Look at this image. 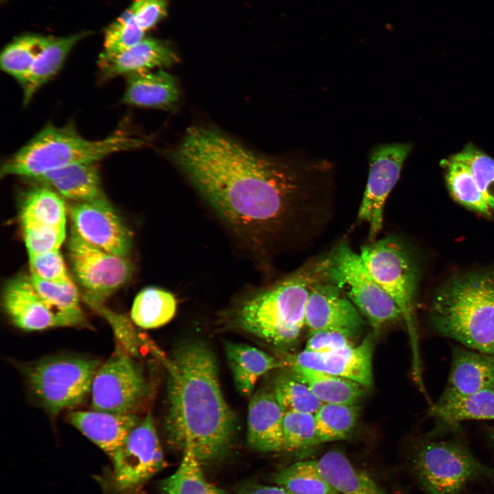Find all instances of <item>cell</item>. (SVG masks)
<instances>
[{
    "label": "cell",
    "mask_w": 494,
    "mask_h": 494,
    "mask_svg": "<svg viewBox=\"0 0 494 494\" xmlns=\"http://www.w3.org/2000/svg\"><path fill=\"white\" fill-rule=\"evenodd\" d=\"M373 340L368 336L352 346L325 353L305 350L295 355L284 353L279 360L285 366L296 364L314 368L353 380L368 388L373 384Z\"/></svg>",
    "instance_id": "16"
},
{
    "label": "cell",
    "mask_w": 494,
    "mask_h": 494,
    "mask_svg": "<svg viewBox=\"0 0 494 494\" xmlns=\"http://www.w3.org/2000/svg\"><path fill=\"white\" fill-rule=\"evenodd\" d=\"M318 444L314 414H284L283 450L294 451Z\"/></svg>",
    "instance_id": "40"
},
{
    "label": "cell",
    "mask_w": 494,
    "mask_h": 494,
    "mask_svg": "<svg viewBox=\"0 0 494 494\" xmlns=\"http://www.w3.org/2000/svg\"><path fill=\"white\" fill-rule=\"evenodd\" d=\"M412 468L426 494H460L469 484L494 476V469L480 462L455 440H430L416 452Z\"/></svg>",
    "instance_id": "9"
},
{
    "label": "cell",
    "mask_w": 494,
    "mask_h": 494,
    "mask_svg": "<svg viewBox=\"0 0 494 494\" xmlns=\"http://www.w3.org/2000/svg\"><path fill=\"white\" fill-rule=\"evenodd\" d=\"M487 435L489 438L491 442L493 445H494V428L493 427H489L487 429Z\"/></svg>",
    "instance_id": "47"
},
{
    "label": "cell",
    "mask_w": 494,
    "mask_h": 494,
    "mask_svg": "<svg viewBox=\"0 0 494 494\" xmlns=\"http://www.w3.org/2000/svg\"><path fill=\"white\" fill-rule=\"evenodd\" d=\"M176 311V300L172 293L161 288L147 287L135 297L130 317L138 327L150 329L168 323Z\"/></svg>",
    "instance_id": "30"
},
{
    "label": "cell",
    "mask_w": 494,
    "mask_h": 494,
    "mask_svg": "<svg viewBox=\"0 0 494 494\" xmlns=\"http://www.w3.org/2000/svg\"><path fill=\"white\" fill-rule=\"evenodd\" d=\"M144 34L128 8L105 30L102 53H120L143 40Z\"/></svg>",
    "instance_id": "39"
},
{
    "label": "cell",
    "mask_w": 494,
    "mask_h": 494,
    "mask_svg": "<svg viewBox=\"0 0 494 494\" xmlns=\"http://www.w3.org/2000/svg\"><path fill=\"white\" fill-rule=\"evenodd\" d=\"M168 0H134L129 7L145 32L152 28L167 14Z\"/></svg>",
    "instance_id": "45"
},
{
    "label": "cell",
    "mask_w": 494,
    "mask_h": 494,
    "mask_svg": "<svg viewBox=\"0 0 494 494\" xmlns=\"http://www.w3.org/2000/svg\"><path fill=\"white\" fill-rule=\"evenodd\" d=\"M121 98L124 104L146 108H169L179 99L176 79L159 69L128 75Z\"/></svg>",
    "instance_id": "22"
},
{
    "label": "cell",
    "mask_w": 494,
    "mask_h": 494,
    "mask_svg": "<svg viewBox=\"0 0 494 494\" xmlns=\"http://www.w3.org/2000/svg\"><path fill=\"white\" fill-rule=\"evenodd\" d=\"M21 226L28 255L59 250L66 237V228Z\"/></svg>",
    "instance_id": "43"
},
{
    "label": "cell",
    "mask_w": 494,
    "mask_h": 494,
    "mask_svg": "<svg viewBox=\"0 0 494 494\" xmlns=\"http://www.w3.org/2000/svg\"><path fill=\"white\" fill-rule=\"evenodd\" d=\"M274 481L292 494H339L324 478L316 460L295 462L274 474Z\"/></svg>",
    "instance_id": "33"
},
{
    "label": "cell",
    "mask_w": 494,
    "mask_h": 494,
    "mask_svg": "<svg viewBox=\"0 0 494 494\" xmlns=\"http://www.w3.org/2000/svg\"><path fill=\"white\" fill-rule=\"evenodd\" d=\"M31 280L43 300L54 310L67 318L73 327H83L87 322L80 304L78 291L73 282L56 283L30 274Z\"/></svg>",
    "instance_id": "36"
},
{
    "label": "cell",
    "mask_w": 494,
    "mask_h": 494,
    "mask_svg": "<svg viewBox=\"0 0 494 494\" xmlns=\"http://www.w3.org/2000/svg\"><path fill=\"white\" fill-rule=\"evenodd\" d=\"M447 385L436 403L494 388V354L454 346Z\"/></svg>",
    "instance_id": "18"
},
{
    "label": "cell",
    "mask_w": 494,
    "mask_h": 494,
    "mask_svg": "<svg viewBox=\"0 0 494 494\" xmlns=\"http://www.w3.org/2000/svg\"><path fill=\"white\" fill-rule=\"evenodd\" d=\"M171 156L226 225L258 248L303 249L329 222L335 172L325 159L261 155L203 126L188 128Z\"/></svg>",
    "instance_id": "1"
},
{
    "label": "cell",
    "mask_w": 494,
    "mask_h": 494,
    "mask_svg": "<svg viewBox=\"0 0 494 494\" xmlns=\"http://www.w3.org/2000/svg\"><path fill=\"white\" fill-rule=\"evenodd\" d=\"M305 325L310 332L335 330L356 337L365 321L353 303L325 277L309 292L305 307Z\"/></svg>",
    "instance_id": "15"
},
{
    "label": "cell",
    "mask_w": 494,
    "mask_h": 494,
    "mask_svg": "<svg viewBox=\"0 0 494 494\" xmlns=\"http://www.w3.org/2000/svg\"><path fill=\"white\" fill-rule=\"evenodd\" d=\"M68 212L72 227L86 242L119 257L130 252V231L106 198L73 202Z\"/></svg>",
    "instance_id": "14"
},
{
    "label": "cell",
    "mask_w": 494,
    "mask_h": 494,
    "mask_svg": "<svg viewBox=\"0 0 494 494\" xmlns=\"http://www.w3.org/2000/svg\"><path fill=\"white\" fill-rule=\"evenodd\" d=\"M324 478L340 494H389L364 472L356 469L338 450H331L316 460Z\"/></svg>",
    "instance_id": "27"
},
{
    "label": "cell",
    "mask_w": 494,
    "mask_h": 494,
    "mask_svg": "<svg viewBox=\"0 0 494 494\" xmlns=\"http://www.w3.org/2000/svg\"><path fill=\"white\" fill-rule=\"evenodd\" d=\"M355 337L349 333L335 330H320L310 332L305 351L325 353L355 345Z\"/></svg>",
    "instance_id": "44"
},
{
    "label": "cell",
    "mask_w": 494,
    "mask_h": 494,
    "mask_svg": "<svg viewBox=\"0 0 494 494\" xmlns=\"http://www.w3.org/2000/svg\"><path fill=\"white\" fill-rule=\"evenodd\" d=\"M53 38L38 34H27L14 38L1 53V70L21 84L38 56Z\"/></svg>",
    "instance_id": "31"
},
{
    "label": "cell",
    "mask_w": 494,
    "mask_h": 494,
    "mask_svg": "<svg viewBox=\"0 0 494 494\" xmlns=\"http://www.w3.org/2000/svg\"><path fill=\"white\" fill-rule=\"evenodd\" d=\"M1 1H6V0H1Z\"/></svg>",
    "instance_id": "48"
},
{
    "label": "cell",
    "mask_w": 494,
    "mask_h": 494,
    "mask_svg": "<svg viewBox=\"0 0 494 494\" xmlns=\"http://www.w3.org/2000/svg\"><path fill=\"white\" fill-rule=\"evenodd\" d=\"M325 278L336 285L378 331L402 318L388 294L373 279L360 254L342 243L325 258Z\"/></svg>",
    "instance_id": "10"
},
{
    "label": "cell",
    "mask_w": 494,
    "mask_h": 494,
    "mask_svg": "<svg viewBox=\"0 0 494 494\" xmlns=\"http://www.w3.org/2000/svg\"><path fill=\"white\" fill-rule=\"evenodd\" d=\"M217 362L211 349L198 340L181 343L165 360L168 438L183 452L191 451L202 465L227 454L236 428L235 415L221 389Z\"/></svg>",
    "instance_id": "2"
},
{
    "label": "cell",
    "mask_w": 494,
    "mask_h": 494,
    "mask_svg": "<svg viewBox=\"0 0 494 494\" xmlns=\"http://www.w3.org/2000/svg\"><path fill=\"white\" fill-rule=\"evenodd\" d=\"M176 470L159 484L163 494H225L204 475L202 464L193 454L184 451Z\"/></svg>",
    "instance_id": "32"
},
{
    "label": "cell",
    "mask_w": 494,
    "mask_h": 494,
    "mask_svg": "<svg viewBox=\"0 0 494 494\" xmlns=\"http://www.w3.org/2000/svg\"><path fill=\"white\" fill-rule=\"evenodd\" d=\"M357 405L322 403L314 414L320 444L347 438L359 416Z\"/></svg>",
    "instance_id": "34"
},
{
    "label": "cell",
    "mask_w": 494,
    "mask_h": 494,
    "mask_svg": "<svg viewBox=\"0 0 494 494\" xmlns=\"http://www.w3.org/2000/svg\"><path fill=\"white\" fill-rule=\"evenodd\" d=\"M69 420L110 458L141 421L134 413L114 414L94 410L71 412Z\"/></svg>",
    "instance_id": "21"
},
{
    "label": "cell",
    "mask_w": 494,
    "mask_h": 494,
    "mask_svg": "<svg viewBox=\"0 0 494 494\" xmlns=\"http://www.w3.org/2000/svg\"><path fill=\"white\" fill-rule=\"evenodd\" d=\"M287 367L305 383L322 403L357 405L367 387L353 380L296 364Z\"/></svg>",
    "instance_id": "26"
},
{
    "label": "cell",
    "mask_w": 494,
    "mask_h": 494,
    "mask_svg": "<svg viewBox=\"0 0 494 494\" xmlns=\"http://www.w3.org/2000/svg\"><path fill=\"white\" fill-rule=\"evenodd\" d=\"M145 141L127 128H120L99 140L82 137L70 123L49 124L2 164L1 177L34 179L71 165L97 163L106 157L143 145Z\"/></svg>",
    "instance_id": "4"
},
{
    "label": "cell",
    "mask_w": 494,
    "mask_h": 494,
    "mask_svg": "<svg viewBox=\"0 0 494 494\" xmlns=\"http://www.w3.org/2000/svg\"><path fill=\"white\" fill-rule=\"evenodd\" d=\"M111 465L99 476L104 494H135L165 464L150 413L131 430L110 457Z\"/></svg>",
    "instance_id": "8"
},
{
    "label": "cell",
    "mask_w": 494,
    "mask_h": 494,
    "mask_svg": "<svg viewBox=\"0 0 494 494\" xmlns=\"http://www.w3.org/2000/svg\"><path fill=\"white\" fill-rule=\"evenodd\" d=\"M30 180L53 187L60 195L74 202L106 198L101 185L97 163L68 166Z\"/></svg>",
    "instance_id": "23"
},
{
    "label": "cell",
    "mask_w": 494,
    "mask_h": 494,
    "mask_svg": "<svg viewBox=\"0 0 494 494\" xmlns=\"http://www.w3.org/2000/svg\"><path fill=\"white\" fill-rule=\"evenodd\" d=\"M446 183L452 197L461 204L483 215L491 211L468 167L452 156L442 161Z\"/></svg>",
    "instance_id": "35"
},
{
    "label": "cell",
    "mask_w": 494,
    "mask_h": 494,
    "mask_svg": "<svg viewBox=\"0 0 494 494\" xmlns=\"http://www.w3.org/2000/svg\"><path fill=\"white\" fill-rule=\"evenodd\" d=\"M31 274L56 283L73 282L59 250L28 255Z\"/></svg>",
    "instance_id": "42"
},
{
    "label": "cell",
    "mask_w": 494,
    "mask_h": 494,
    "mask_svg": "<svg viewBox=\"0 0 494 494\" xmlns=\"http://www.w3.org/2000/svg\"><path fill=\"white\" fill-rule=\"evenodd\" d=\"M178 61L177 55L168 44L154 38H144L120 53L113 55L102 53L98 69L100 78L107 80L119 75L167 67Z\"/></svg>",
    "instance_id": "19"
},
{
    "label": "cell",
    "mask_w": 494,
    "mask_h": 494,
    "mask_svg": "<svg viewBox=\"0 0 494 494\" xmlns=\"http://www.w3.org/2000/svg\"><path fill=\"white\" fill-rule=\"evenodd\" d=\"M91 33L89 31H82L67 36L53 38L38 56L28 74L20 84L24 106L27 105L36 92L58 73L75 45Z\"/></svg>",
    "instance_id": "25"
},
{
    "label": "cell",
    "mask_w": 494,
    "mask_h": 494,
    "mask_svg": "<svg viewBox=\"0 0 494 494\" xmlns=\"http://www.w3.org/2000/svg\"><path fill=\"white\" fill-rule=\"evenodd\" d=\"M2 306L13 325L25 331H40L53 327H73L43 300L30 276L19 275L5 285Z\"/></svg>",
    "instance_id": "17"
},
{
    "label": "cell",
    "mask_w": 494,
    "mask_h": 494,
    "mask_svg": "<svg viewBox=\"0 0 494 494\" xmlns=\"http://www.w3.org/2000/svg\"><path fill=\"white\" fill-rule=\"evenodd\" d=\"M368 270L399 307L409 333L412 349L413 375L423 384L416 323L417 272L404 245L386 237L363 246L360 253Z\"/></svg>",
    "instance_id": "6"
},
{
    "label": "cell",
    "mask_w": 494,
    "mask_h": 494,
    "mask_svg": "<svg viewBox=\"0 0 494 494\" xmlns=\"http://www.w3.org/2000/svg\"><path fill=\"white\" fill-rule=\"evenodd\" d=\"M67 209L60 196L40 185L28 190L20 209L21 225L66 228Z\"/></svg>",
    "instance_id": "29"
},
{
    "label": "cell",
    "mask_w": 494,
    "mask_h": 494,
    "mask_svg": "<svg viewBox=\"0 0 494 494\" xmlns=\"http://www.w3.org/2000/svg\"><path fill=\"white\" fill-rule=\"evenodd\" d=\"M325 277V259L309 261L283 280L240 302L234 316L236 324L279 349L290 347L305 325L309 292Z\"/></svg>",
    "instance_id": "3"
},
{
    "label": "cell",
    "mask_w": 494,
    "mask_h": 494,
    "mask_svg": "<svg viewBox=\"0 0 494 494\" xmlns=\"http://www.w3.org/2000/svg\"><path fill=\"white\" fill-rule=\"evenodd\" d=\"M443 430L455 429L464 421L494 420V388L447 401L435 403L428 410Z\"/></svg>",
    "instance_id": "28"
},
{
    "label": "cell",
    "mask_w": 494,
    "mask_h": 494,
    "mask_svg": "<svg viewBox=\"0 0 494 494\" xmlns=\"http://www.w3.org/2000/svg\"><path fill=\"white\" fill-rule=\"evenodd\" d=\"M237 494H292L280 486L249 484L242 486Z\"/></svg>",
    "instance_id": "46"
},
{
    "label": "cell",
    "mask_w": 494,
    "mask_h": 494,
    "mask_svg": "<svg viewBox=\"0 0 494 494\" xmlns=\"http://www.w3.org/2000/svg\"><path fill=\"white\" fill-rule=\"evenodd\" d=\"M284 414L272 390H257L252 396L248 407L249 446L261 452L283 450Z\"/></svg>",
    "instance_id": "20"
},
{
    "label": "cell",
    "mask_w": 494,
    "mask_h": 494,
    "mask_svg": "<svg viewBox=\"0 0 494 494\" xmlns=\"http://www.w3.org/2000/svg\"><path fill=\"white\" fill-rule=\"evenodd\" d=\"M430 321L465 347L494 354V270L456 277L436 293Z\"/></svg>",
    "instance_id": "5"
},
{
    "label": "cell",
    "mask_w": 494,
    "mask_h": 494,
    "mask_svg": "<svg viewBox=\"0 0 494 494\" xmlns=\"http://www.w3.org/2000/svg\"><path fill=\"white\" fill-rule=\"evenodd\" d=\"M148 392L146 379L132 355L117 349L101 364L91 388L92 410L114 414H130Z\"/></svg>",
    "instance_id": "11"
},
{
    "label": "cell",
    "mask_w": 494,
    "mask_h": 494,
    "mask_svg": "<svg viewBox=\"0 0 494 494\" xmlns=\"http://www.w3.org/2000/svg\"><path fill=\"white\" fill-rule=\"evenodd\" d=\"M452 156L468 167L491 211L494 213V159L471 143Z\"/></svg>",
    "instance_id": "38"
},
{
    "label": "cell",
    "mask_w": 494,
    "mask_h": 494,
    "mask_svg": "<svg viewBox=\"0 0 494 494\" xmlns=\"http://www.w3.org/2000/svg\"><path fill=\"white\" fill-rule=\"evenodd\" d=\"M272 391L284 413L315 414L322 404L308 386L292 375L279 377Z\"/></svg>",
    "instance_id": "37"
},
{
    "label": "cell",
    "mask_w": 494,
    "mask_h": 494,
    "mask_svg": "<svg viewBox=\"0 0 494 494\" xmlns=\"http://www.w3.org/2000/svg\"><path fill=\"white\" fill-rule=\"evenodd\" d=\"M68 255L72 271L85 290L83 296L103 302L131 278L132 267L127 257L96 247L71 227Z\"/></svg>",
    "instance_id": "12"
},
{
    "label": "cell",
    "mask_w": 494,
    "mask_h": 494,
    "mask_svg": "<svg viewBox=\"0 0 494 494\" xmlns=\"http://www.w3.org/2000/svg\"><path fill=\"white\" fill-rule=\"evenodd\" d=\"M83 300L90 307L108 320L126 352L132 356L137 355L139 351V340L128 319L123 315L109 309L104 305L103 302L86 296H83Z\"/></svg>",
    "instance_id": "41"
},
{
    "label": "cell",
    "mask_w": 494,
    "mask_h": 494,
    "mask_svg": "<svg viewBox=\"0 0 494 494\" xmlns=\"http://www.w3.org/2000/svg\"><path fill=\"white\" fill-rule=\"evenodd\" d=\"M412 149L410 143H392L377 145L369 152L368 176L357 214L368 226L370 242L382 228L386 200Z\"/></svg>",
    "instance_id": "13"
},
{
    "label": "cell",
    "mask_w": 494,
    "mask_h": 494,
    "mask_svg": "<svg viewBox=\"0 0 494 494\" xmlns=\"http://www.w3.org/2000/svg\"><path fill=\"white\" fill-rule=\"evenodd\" d=\"M224 351L236 389L244 397L252 394L263 375L285 366L279 359L249 344L225 342Z\"/></svg>",
    "instance_id": "24"
},
{
    "label": "cell",
    "mask_w": 494,
    "mask_h": 494,
    "mask_svg": "<svg viewBox=\"0 0 494 494\" xmlns=\"http://www.w3.org/2000/svg\"><path fill=\"white\" fill-rule=\"evenodd\" d=\"M101 364L84 357H51L27 366L25 375L34 396L55 415L86 400Z\"/></svg>",
    "instance_id": "7"
}]
</instances>
